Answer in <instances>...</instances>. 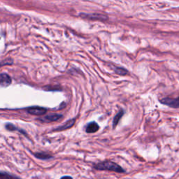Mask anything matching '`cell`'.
<instances>
[{
  "label": "cell",
  "instance_id": "6da1fadb",
  "mask_svg": "<svg viewBox=\"0 0 179 179\" xmlns=\"http://www.w3.org/2000/svg\"><path fill=\"white\" fill-rule=\"evenodd\" d=\"M95 168L97 170H107V171H115L117 173H123L125 170L118 164L111 161H104L95 165Z\"/></svg>",
  "mask_w": 179,
  "mask_h": 179
},
{
  "label": "cell",
  "instance_id": "7a4b0ae2",
  "mask_svg": "<svg viewBox=\"0 0 179 179\" xmlns=\"http://www.w3.org/2000/svg\"><path fill=\"white\" fill-rule=\"evenodd\" d=\"M162 104L169 106L171 108H179V97L178 98H170L165 97L159 100Z\"/></svg>",
  "mask_w": 179,
  "mask_h": 179
},
{
  "label": "cell",
  "instance_id": "3957f363",
  "mask_svg": "<svg viewBox=\"0 0 179 179\" xmlns=\"http://www.w3.org/2000/svg\"><path fill=\"white\" fill-rule=\"evenodd\" d=\"M80 16L83 18H87L89 19V20H99V21H104L107 20V17L104 16V15L102 14H80Z\"/></svg>",
  "mask_w": 179,
  "mask_h": 179
},
{
  "label": "cell",
  "instance_id": "277c9868",
  "mask_svg": "<svg viewBox=\"0 0 179 179\" xmlns=\"http://www.w3.org/2000/svg\"><path fill=\"white\" fill-rule=\"evenodd\" d=\"M27 112L32 115L35 116H42L44 115L47 112L46 108L43 107H39V106H32L27 108Z\"/></svg>",
  "mask_w": 179,
  "mask_h": 179
},
{
  "label": "cell",
  "instance_id": "5b68a950",
  "mask_svg": "<svg viewBox=\"0 0 179 179\" xmlns=\"http://www.w3.org/2000/svg\"><path fill=\"white\" fill-rule=\"evenodd\" d=\"M11 83V78L7 74H0V86H8Z\"/></svg>",
  "mask_w": 179,
  "mask_h": 179
},
{
  "label": "cell",
  "instance_id": "8992f818",
  "mask_svg": "<svg viewBox=\"0 0 179 179\" xmlns=\"http://www.w3.org/2000/svg\"><path fill=\"white\" fill-rule=\"evenodd\" d=\"M99 129V126L97 123L91 122L86 126V132L88 134L95 133Z\"/></svg>",
  "mask_w": 179,
  "mask_h": 179
},
{
  "label": "cell",
  "instance_id": "52a82bcc",
  "mask_svg": "<svg viewBox=\"0 0 179 179\" xmlns=\"http://www.w3.org/2000/svg\"><path fill=\"white\" fill-rule=\"evenodd\" d=\"M62 116L60 114H52V115H48V116H46L44 117V118H40V120L42 121H44V122L49 123V122H54V121L58 120L59 119H60Z\"/></svg>",
  "mask_w": 179,
  "mask_h": 179
},
{
  "label": "cell",
  "instance_id": "ba28073f",
  "mask_svg": "<svg viewBox=\"0 0 179 179\" xmlns=\"http://www.w3.org/2000/svg\"><path fill=\"white\" fill-rule=\"evenodd\" d=\"M76 120L75 119H71V120H68L67 122H66L65 124H63L61 126H59L55 129V131H63V130H66V129L71 128L74 126V125L75 124Z\"/></svg>",
  "mask_w": 179,
  "mask_h": 179
},
{
  "label": "cell",
  "instance_id": "9c48e42d",
  "mask_svg": "<svg viewBox=\"0 0 179 179\" xmlns=\"http://www.w3.org/2000/svg\"><path fill=\"white\" fill-rule=\"evenodd\" d=\"M123 115H124V111H123V110H120V111L116 115V116L114 117V120H113V127H114V128H115V127L117 126V125L118 124L119 121L122 118Z\"/></svg>",
  "mask_w": 179,
  "mask_h": 179
},
{
  "label": "cell",
  "instance_id": "30bf717a",
  "mask_svg": "<svg viewBox=\"0 0 179 179\" xmlns=\"http://www.w3.org/2000/svg\"><path fill=\"white\" fill-rule=\"evenodd\" d=\"M114 71L117 74L120 76H125L128 74V71L123 67H115Z\"/></svg>",
  "mask_w": 179,
  "mask_h": 179
},
{
  "label": "cell",
  "instance_id": "8fae6325",
  "mask_svg": "<svg viewBox=\"0 0 179 179\" xmlns=\"http://www.w3.org/2000/svg\"><path fill=\"white\" fill-rule=\"evenodd\" d=\"M35 156L38 159H48L52 158V156L50 155L46 154V153H37L35 154Z\"/></svg>",
  "mask_w": 179,
  "mask_h": 179
},
{
  "label": "cell",
  "instance_id": "7c38bea8",
  "mask_svg": "<svg viewBox=\"0 0 179 179\" xmlns=\"http://www.w3.org/2000/svg\"><path fill=\"white\" fill-rule=\"evenodd\" d=\"M5 127L6 129H8V130H9V131H14V130H19L20 131V132H21V133H23V134H25V132H24V131L23 130H21V129H19L18 127H16V126H14V125L13 124H11V123H7V124H6V125H5Z\"/></svg>",
  "mask_w": 179,
  "mask_h": 179
},
{
  "label": "cell",
  "instance_id": "4fadbf2b",
  "mask_svg": "<svg viewBox=\"0 0 179 179\" xmlns=\"http://www.w3.org/2000/svg\"><path fill=\"white\" fill-rule=\"evenodd\" d=\"M0 179H20L15 176L10 175L7 173H4V172H0Z\"/></svg>",
  "mask_w": 179,
  "mask_h": 179
},
{
  "label": "cell",
  "instance_id": "5bb4252c",
  "mask_svg": "<svg viewBox=\"0 0 179 179\" xmlns=\"http://www.w3.org/2000/svg\"><path fill=\"white\" fill-rule=\"evenodd\" d=\"M60 179H73L71 176H63V177H62Z\"/></svg>",
  "mask_w": 179,
  "mask_h": 179
}]
</instances>
